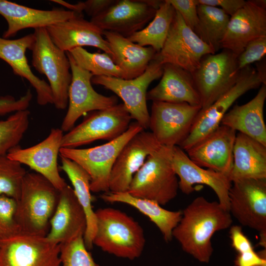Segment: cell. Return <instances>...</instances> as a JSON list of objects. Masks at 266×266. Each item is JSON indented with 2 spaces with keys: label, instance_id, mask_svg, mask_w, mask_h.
<instances>
[{
  "label": "cell",
  "instance_id": "6da1fadb",
  "mask_svg": "<svg viewBox=\"0 0 266 266\" xmlns=\"http://www.w3.org/2000/svg\"><path fill=\"white\" fill-rule=\"evenodd\" d=\"M232 223L231 213L218 201L199 196L182 211L172 238L185 252L200 263H208L213 252L212 237L216 232L230 228Z\"/></svg>",
  "mask_w": 266,
  "mask_h": 266
},
{
  "label": "cell",
  "instance_id": "7a4b0ae2",
  "mask_svg": "<svg viewBox=\"0 0 266 266\" xmlns=\"http://www.w3.org/2000/svg\"><path fill=\"white\" fill-rule=\"evenodd\" d=\"M60 192L41 174L26 173L15 211V219L21 233L46 236Z\"/></svg>",
  "mask_w": 266,
  "mask_h": 266
},
{
  "label": "cell",
  "instance_id": "3957f363",
  "mask_svg": "<svg viewBox=\"0 0 266 266\" xmlns=\"http://www.w3.org/2000/svg\"><path fill=\"white\" fill-rule=\"evenodd\" d=\"M95 212L96 231L93 245L105 252L131 260L141 256L145 238L137 221L114 208H99Z\"/></svg>",
  "mask_w": 266,
  "mask_h": 266
},
{
  "label": "cell",
  "instance_id": "277c9868",
  "mask_svg": "<svg viewBox=\"0 0 266 266\" xmlns=\"http://www.w3.org/2000/svg\"><path fill=\"white\" fill-rule=\"evenodd\" d=\"M173 147L162 145L148 156L133 176L127 192L161 205L174 199L179 184L172 166Z\"/></svg>",
  "mask_w": 266,
  "mask_h": 266
},
{
  "label": "cell",
  "instance_id": "5b68a950",
  "mask_svg": "<svg viewBox=\"0 0 266 266\" xmlns=\"http://www.w3.org/2000/svg\"><path fill=\"white\" fill-rule=\"evenodd\" d=\"M143 130L134 122L122 134L107 143L84 149L61 147L59 155L74 161L87 172L91 192H108L110 174L119 153L133 136Z\"/></svg>",
  "mask_w": 266,
  "mask_h": 266
},
{
  "label": "cell",
  "instance_id": "8992f818",
  "mask_svg": "<svg viewBox=\"0 0 266 266\" xmlns=\"http://www.w3.org/2000/svg\"><path fill=\"white\" fill-rule=\"evenodd\" d=\"M33 34L32 65L39 73L46 76L52 93L53 104L57 109L64 110L68 105L72 78L66 53L54 44L46 28L36 29Z\"/></svg>",
  "mask_w": 266,
  "mask_h": 266
},
{
  "label": "cell",
  "instance_id": "52a82bcc",
  "mask_svg": "<svg viewBox=\"0 0 266 266\" xmlns=\"http://www.w3.org/2000/svg\"><path fill=\"white\" fill-rule=\"evenodd\" d=\"M262 84L266 85L264 65H259L257 69L249 66L241 69L237 81L231 89L207 108L200 110L188 136L179 147L186 151L213 132L221 125L225 114L237 99Z\"/></svg>",
  "mask_w": 266,
  "mask_h": 266
},
{
  "label": "cell",
  "instance_id": "ba28073f",
  "mask_svg": "<svg viewBox=\"0 0 266 266\" xmlns=\"http://www.w3.org/2000/svg\"><path fill=\"white\" fill-rule=\"evenodd\" d=\"M237 57L225 49L218 53L207 54L191 73L201 109L207 108L236 83L241 73Z\"/></svg>",
  "mask_w": 266,
  "mask_h": 266
},
{
  "label": "cell",
  "instance_id": "9c48e42d",
  "mask_svg": "<svg viewBox=\"0 0 266 266\" xmlns=\"http://www.w3.org/2000/svg\"><path fill=\"white\" fill-rule=\"evenodd\" d=\"M132 119L123 103L90 112L63 135L61 147L75 148L98 140L111 141L127 131Z\"/></svg>",
  "mask_w": 266,
  "mask_h": 266
},
{
  "label": "cell",
  "instance_id": "30bf717a",
  "mask_svg": "<svg viewBox=\"0 0 266 266\" xmlns=\"http://www.w3.org/2000/svg\"><path fill=\"white\" fill-rule=\"evenodd\" d=\"M164 65L155 55L145 71L139 76L125 79L106 76H93L91 82L102 86L120 97L129 112L144 129L149 128L150 114L146 103L147 90L155 80L163 74Z\"/></svg>",
  "mask_w": 266,
  "mask_h": 266
},
{
  "label": "cell",
  "instance_id": "8fae6325",
  "mask_svg": "<svg viewBox=\"0 0 266 266\" xmlns=\"http://www.w3.org/2000/svg\"><path fill=\"white\" fill-rule=\"evenodd\" d=\"M214 53L213 49L186 25L175 10L166 41L156 55L163 65L172 64L192 73L202 57Z\"/></svg>",
  "mask_w": 266,
  "mask_h": 266
},
{
  "label": "cell",
  "instance_id": "7c38bea8",
  "mask_svg": "<svg viewBox=\"0 0 266 266\" xmlns=\"http://www.w3.org/2000/svg\"><path fill=\"white\" fill-rule=\"evenodd\" d=\"M201 108L186 102L153 101L148 128L162 145L179 146L188 136Z\"/></svg>",
  "mask_w": 266,
  "mask_h": 266
},
{
  "label": "cell",
  "instance_id": "4fadbf2b",
  "mask_svg": "<svg viewBox=\"0 0 266 266\" xmlns=\"http://www.w3.org/2000/svg\"><path fill=\"white\" fill-rule=\"evenodd\" d=\"M60 244L23 233L0 240V266H61Z\"/></svg>",
  "mask_w": 266,
  "mask_h": 266
},
{
  "label": "cell",
  "instance_id": "5bb4252c",
  "mask_svg": "<svg viewBox=\"0 0 266 266\" xmlns=\"http://www.w3.org/2000/svg\"><path fill=\"white\" fill-rule=\"evenodd\" d=\"M229 212L242 226L266 232V179H242L232 182Z\"/></svg>",
  "mask_w": 266,
  "mask_h": 266
},
{
  "label": "cell",
  "instance_id": "9a60e30c",
  "mask_svg": "<svg viewBox=\"0 0 266 266\" xmlns=\"http://www.w3.org/2000/svg\"><path fill=\"white\" fill-rule=\"evenodd\" d=\"M66 53L72 78L68 90V107L61 125L63 132L70 131L76 121L87 113L106 109L118 103L117 97L105 96L97 92L92 85L93 75L80 67L68 52Z\"/></svg>",
  "mask_w": 266,
  "mask_h": 266
},
{
  "label": "cell",
  "instance_id": "2e32d148",
  "mask_svg": "<svg viewBox=\"0 0 266 266\" xmlns=\"http://www.w3.org/2000/svg\"><path fill=\"white\" fill-rule=\"evenodd\" d=\"M162 0H116L108 9L91 18L103 31L128 37L137 32L154 17Z\"/></svg>",
  "mask_w": 266,
  "mask_h": 266
},
{
  "label": "cell",
  "instance_id": "e0dca14e",
  "mask_svg": "<svg viewBox=\"0 0 266 266\" xmlns=\"http://www.w3.org/2000/svg\"><path fill=\"white\" fill-rule=\"evenodd\" d=\"M63 135L61 129L52 128L47 137L40 142L26 148L17 145L9 150L7 156L28 166L61 191L67 184L60 175L58 165Z\"/></svg>",
  "mask_w": 266,
  "mask_h": 266
},
{
  "label": "cell",
  "instance_id": "ac0fdd59",
  "mask_svg": "<svg viewBox=\"0 0 266 266\" xmlns=\"http://www.w3.org/2000/svg\"><path fill=\"white\" fill-rule=\"evenodd\" d=\"M161 146L151 132L143 130L133 136L122 148L112 166L109 192H127L133 176L147 157Z\"/></svg>",
  "mask_w": 266,
  "mask_h": 266
},
{
  "label": "cell",
  "instance_id": "d6986e66",
  "mask_svg": "<svg viewBox=\"0 0 266 266\" xmlns=\"http://www.w3.org/2000/svg\"><path fill=\"white\" fill-rule=\"evenodd\" d=\"M172 166L183 193H192L195 184L206 185L214 191L219 204L229 211V194L232 183L229 175L197 165L178 146L173 147Z\"/></svg>",
  "mask_w": 266,
  "mask_h": 266
},
{
  "label": "cell",
  "instance_id": "ffe728a7",
  "mask_svg": "<svg viewBox=\"0 0 266 266\" xmlns=\"http://www.w3.org/2000/svg\"><path fill=\"white\" fill-rule=\"evenodd\" d=\"M236 132L220 125L186 151L197 165L230 176L233 165V149Z\"/></svg>",
  "mask_w": 266,
  "mask_h": 266
},
{
  "label": "cell",
  "instance_id": "44dd1931",
  "mask_svg": "<svg viewBox=\"0 0 266 266\" xmlns=\"http://www.w3.org/2000/svg\"><path fill=\"white\" fill-rule=\"evenodd\" d=\"M264 36H266V8L255 0H247L230 17L221 48L238 56L248 42Z\"/></svg>",
  "mask_w": 266,
  "mask_h": 266
},
{
  "label": "cell",
  "instance_id": "7402d4cb",
  "mask_svg": "<svg viewBox=\"0 0 266 266\" xmlns=\"http://www.w3.org/2000/svg\"><path fill=\"white\" fill-rule=\"evenodd\" d=\"M0 15L6 21L7 29L2 37L8 39L27 28H46L67 20L83 16L69 10H41L30 8L6 0H0Z\"/></svg>",
  "mask_w": 266,
  "mask_h": 266
},
{
  "label": "cell",
  "instance_id": "603a6c76",
  "mask_svg": "<svg viewBox=\"0 0 266 266\" xmlns=\"http://www.w3.org/2000/svg\"><path fill=\"white\" fill-rule=\"evenodd\" d=\"M87 219L74 190L67 184L60 192L56 210L50 221L46 237L62 244L85 234Z\"/></svg>",
  "mask_w": 266,
  "mask_h": 266
},
{
  "label": "cell",
  "instance_id": "cb8c5ba5",
  "mask_svg": "<svg viewBox=\"0 0 266 266\" xmlns=\"http://www.w3.org/2000/svg\"><path fill=\"white\" fill-rule=\"evenodd\" d=\"M54 44L61 50L67 52L83 46H92L102 50L113 58V54L103 31L83 18H71L46 28Z\"/></svg>",
  "mask_w": 266,
  "mask_h": 266
},
{
  "label": "cell",
  "instance_id": "d4e9b609",
  "mask_svg": "<svg viewBox=\"0 0 266 266\" xmlns=\"http://www.w3.org/2000/svg\"><path fill=\"white\" fill-rule=\"evenodd\" d=\"M34 42L33 33L16 39L0 37V59L6 62L13 73L27 79L36 93V101L40 105L53 104L52 93L49 84L35 75L32 71L26 55L31 50Z\"/></svg>",
  "mask_w": 266,
  "mask_h": 266
},
{
  "label": "cell",
  "instance_id": "484cf974",
  "mask_svg": "<svg viewBox=\"0 0 266 266\" xmlns=\"http://www.w3.org/2000/svg\"><path fill=\"white\" fill-rule=\"evenodd\" d=\"M161 77L159 83L147 92V100L186 102L191 105L200 106L190 72L178 66L165 64Z\"/></svg>",
  "mask_w": 266,
  "mask_h": 266
},
{
  "label": "cell",
  "instance_id": "4316f807",
  "mask_svg": "<svg viewBox=\"0 0 266 266\" xmlns=\"http://www.w3.org/2000/svg\"><path fill=\"white\" fill-rule=\"evenodd\" d=\"M266 85L262 84L255 97L242 105H234L223 117L221 125L244 134L266 146L264 107Z\"/></svg>",
  "mask_w": 266,
  "mask_h": 266
},
{
  "label": "cell",
  "instance_id": "83f0119b",
  "mask_svg": "<svg viewBox=\"0 0 266 266\" xmlns=\"http://www.w3.org/2000/svg\"><path fill=\"white\" fill-rule=\"evenodd\" d=\"M229 177L232 182L242 179H266V146L244 134L236 133Z\"/></svg>",
  "mask_w": 266,
  "mask_h": 266
},
{
  "label": "cell",
  "instance_id": "f1b7e54d",
  "mask_svg": "<svg viewBox=\"0 0 266 266\" xmlns=\"http://www.w3.org/2000/svg\"><path fill=\"white\" fill-rule=\"evenodd\" d=\"M113 54L115 64L124 72L125 79H131L142 74L157 52L151 47L140 46L118 33L103 31Z\"/></svg>",
  "mask_w": 266,
  "mask_h": 266
},
{
  "label": "cell",
  "instance_id": "f546056e",
  "mask_svg": "<svg viewBox=\"0 0 266 266\" xmlns=\"http://www.w3.org/2000/svg\"><path fill=\"white\" fill-rule=\"evenodd\" d=\"M100 197L105 202L123 203L136 208L157 227L167 242L172 240V231L182 216L181 211L166 210L154 201L135 197L127 192L113 193L109 191L103 193Z\"/></svg>",
  "mask_w": 266,
  "mask_h": 266
},
{
  "label": "cell",
  "instance_id": "4dcf8cb0",
  "mask_svg": "<svg viewBox=\"0 0 266 266\" xmlns=\"http://www.w3.org/2000/svg\"><path fill=\"white\" fill-rule=\"evenodd\" d=\"M60 156L61 168L66 174L72 186L75 195L86 215L87 228L84 235L85 245L88 250L93 246L96 231V218L92 205L91 178L87 172L74 161Z\"/></svg>",
  "mask_w": 266,
  "mask_h": 266
},
{
  "label": "cell",
  "instance_id": "1f68e13d",
  "mask_svg": "<svg viewBox=\"0 0 266 266\" xmlns=\"http://www.w3.org/2000/svg\"><path fill=\"white\" fill-rule=\"evenodd\" d=\"M175 12L168 0H162L149 24L127 38L140 46L151 47L159 52L166 41Z\"/></svg>",
  "mask_w": 266,
  "mask_h": 266
},
{
  "label": "cell",
  "instance_id": "d6a6232c",
  "mask_svg": "<svg viewBox=\"0 0 266 266\" xmlns=\"http://www.w3.org/2000/svg\"><path fill=\"white\" fill-rule=\"evenodd\" d=\"M198 35L210 46L215 53L221 48L230 17L220 8L199 4Z\"/></svg>",
  "mask_w": 266,
  "mask_h": 266
},
{
  "label": "cell",
  "instance_id": "836d02e7",
  "mask_svg": "<svg viewBox=\"0 0 266 266\" xmlns=\"http://www.w3.org/2000/svg\"><path fill=\"white\" fill-rule=\"evenodd\" d=\"M68 52L76 63L93 76H106L125 79L122 69L106 53H91L83 47H77Z\"/></svg>",
  "mask_w": 266,
  "mask_h": 266
},
{
  "label": "cell",
  "instance_id": "e575fe53",
  "mask_svg": "<svg viewBox=\"0 0 266 266\" xmlns=\"http://www.w3.org/2000/svg\"><path fill=\"white\" fill-rule=\"evenodd\" d=\"M30 112L28 110L14 112L4 120H0V155H6L18 145L29 125Z\"/></svg>",
  "mask_w": 266,
  "mask_h": 266
},
{
  "label": "cell",
  "instance_id": "d590c367",
  "mask_svg": "<svg viewBox=\"0 0 266 266\" xmlns=\"http://www.w3.org/2000/svg\"><path fill=\"white\" fill-rule=\"evenodd\" d=\"M27 172L22 164L9 159L7 155H0V196L18 200Z\"/></svg>",
  "mask_w": 266,
  "mask_h": 266
},
{
  "label": "cell",
  "instance_id": "8d00e7d4",
  "mask_svg": "<svg viewBox=\"0 0 266 266\" xmlns=\"http://www.w3.org/2000/svg\"><path fill=\"white\" fill-rule=\"evenodd\" d=\"M60 246L61 266H99L87 248L83 236L60 244Z\"/></svg>",
  "mask_w": 266,
  "mask_h": 266
},
{
  "label": "cell",
  "instance_id": "74e56055",
  "mask_svg": "<svg viewBox=\"0 0 266 266\" xmlns=\"http://www.w3.org/2000/svg\"><path fill=\"white\" fill-rule=\"evenodd\" d=\"M16 203L14 199L0 196V240L21 233L15 219Z\"/></svg>",
  "mask_w": 266,
  "mask_h": 266
},
{
  "label": "cell",
  "instance_id": "f35d334b",
  "mask_svg": "<svg viewBox=\"0 0 266 266\" xmlns=\"http://www.w3.org/2000/svg\"><path fill=\"white\" fill-rule=\"evenodd\" d=\"M266 54V36L254 39L247 43L243 51L237 57V64L239 70L259 62Z\"/></svg>",
  "mask_w": 266,
  "mask_h": 266
},
{
  "label": "cell",
  "instance_id": "ab89813d",
  "mask_svg": "<svg viewBox=\"0 0 266 266\" xmlns=\"http://www.w3.org/2000/svg\"><path fill=\"white\" fill-rule=\"evenodd\" d=\"M168 1L175 10L178 12L186 25L198 35L199 27L197 10L199 3L198 0H168Z\"/></svg>",
  "mask_w": 266,
  "mask_h": 266
},
{
  "label": "cell",
  "instance_id": "60d3db41",
  "mask_svg": "<svg viewBox=\"0 0 266 266\" xmlns=\"http://www.w3.org/2000/svg\"><path fill=\"white\" fill-rule=\"evenodd\" d=\"M32 97L30 89H28L26 94L18 100L11 96L0 97V116L27 109Z\"/></svg>",
  "mask_w": 266,
  "mask_h": 266
},
{
  "label": "cell",
  "instance_id": "b9f144b4",
  "mask_svg": "<svg viewBox=\"0 0 266 266\" xmlns=\"http://www.w3.org/2000/svg\"><path fill=\"white\" fill-rule=\"evenodd\" d=\"M116 0H88L75 3L76 11L82 13L84 11L91 18L101 13L110 7Z\"/></svg>",
  "mask_w": 266,
  "mask_h": 266
},
{
  "label": "cell",
  "instance_id": "7bdbcfd3",
  "mask_svg": "<svg viewBox=\"0 0 266 266\" xmlns=\"http://www.w3.org/2000/svg\"><path fill=\"white\" fill-rule=\"evenodd\" d=\"M230 236L232 245L238 254L254 250L251 242L244 234L240 226H231Z\"/></svg>",
  "mask_w": 266,
  "mask_h": 266
},
{
  "label": "cell",
  "instance_id": "ee69618b",
  "mask_svg": "<svg viewBox=\"0 0 266 266\" xmlns=\"http://www.w3.org/2000/svg\"><path fill=\"white\" fill-rule=\"evenodd\" d=\"M200 4L220 6L230 17L234 15L245 3L243 0H198Z\"/></svg>",
  "mask_w": 266,
  "mask_h": 266
},
{
  "label": "cell",
  "instance_id": "f6af8a7d",
  "mask_svg": "<svg viewBox=\"0 0 266 266\" xmlns=\"http://www.w3.org/2000/svg\"><path fill=\"white\" fill-rule=\"evenodd\" d=\"M266 249L257 253L254 250L238 254L235 260L236 266H257L266 264Z\"/></svg>",
  "mask_w": 266,
  "mask_h": 266
},
{
  "label": "cell",
  "instance_id": "bcb514c9",
  "mask_svg": "<svg viewBox=\"0 0 266 266\" xmlns=\"http://www.w3.org/2000/svg\"><path fill=\"white\" fill-rule=\"evenodd\" d=\"M259 244L266 249V232L260 233Z\"/></svg>",
  "mask_w": 266,
  "mask_h": 266
},
{
  "label": "cell",
  "instance_id": "7dc6e473",
  "mask_svg": "<svg viewBox=\"0 0 266 266\" xmlns=\"http://www.w3.org/2000/svg\"><path fill=\"white\" fill-rule=\"evenodd\" d=\"M266 266V264L262 265H258V266Z\"/></svg>",
  "mask_w": 266,
  "mask_h": 266
}]
</instances>
